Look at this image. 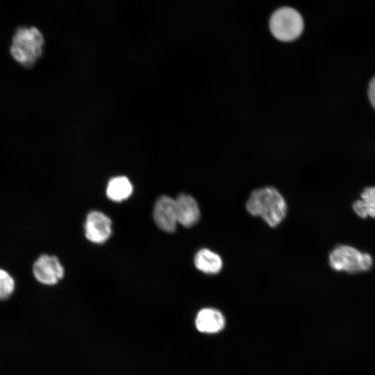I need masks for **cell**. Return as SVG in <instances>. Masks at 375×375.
I'll list each match as a JSON object with an SVG mask.
<instances>
[{
	"mask_svg": "<svg viewBox=\"0 0 375 375\" xmlns=\"http://www.w3.org/2000/svg\"><path fill=\"white\" fill-rule=\"evenodd\" d=\"M195 324L200 332L216 333L224 328L225 318L223 314L217 309L203 308L198 312Z\"/></svg>",
	"mask_w": 375,
	"mask_h": 375,
	"instance_id": "cell-9",
	"label": "cell"
},
{
	"mask_svg": "<svg viewBox=\"0 0 375 375\" xmlns=\"http://www.w3.org/2000/svg\"><path fill=\"white\" fill-rule=\"evenodd\" d=\"M33 272L38 282L47 285L56 284L64 276V268L58 258L44 254L34 262Z\"/></svg>",
	"mask_w": 375,
	"mask_h": 375,
	"instance_id": "cell-5",
	"label": "cell"
},
{
	"mask_svg": "<svg viewBox=\"0 0 375 375\" xmlns=\"http://www.w3.org/2000/svg\"><path fill=\"white\" fill-rule=\"evenodd\" d=\"M110 219L100 211H92L87 215L85 223V237L94 243H103L112 232Z\"/></svg>",
	"mask_w": 375,
	"mask_h": 375,
	"instance_id": "cell-6",
	"label": "cell"
},
{
	"mask_svg": "<svg viewBox=\"0 0 375 375\" xmlns=\"http://www.w3.org/2000/svg\"><path fill=\"white\" fill-rule=\"evenodd\" d=\"M329 264L336 271L355 274L369 270L372 266V258L367 253L343 245L335 248L331 252Z\"/></svg>",
	"mask_w": 375,
	"mask_h": 375,
	"instance_id": "cell-4",
	"label": "cell"
},
{
	"mask_svg": "<svg viewBox=\"0 0 375 375\" xmlns=\"http://www.w3.org/2000/svg\"><path fill=\"white\" fill-rule=\"evenodd\" d=\"M246 208L249 214L260 217L271 227L278 226L287 212L283 197L272 186L254 190L246 203Z\"/></svg>",
	"mask_w": 375,
	"mask_h": 375,
	"instance_id": "cell-1",
	"label": "cell"
},
{
	"mask_svg": "<svg viewBox=\"0 0 375 375\" xmlns=\"http://www.w3.org/2000/svg\"><path fill=\"white\" fill-rule=\"evenodd\" d=\"M174 202L178 223L183 226L190 227L199 221V207L192 197L181 194L174 199Z\"/></svg>",
	"mask_w": 375,
	"mask_h": 375,
	"instance_id": "cell-8",
	"label": "cell"
},
{
	"mask_svg": "<svg viewBox=\"0 0 375 375\" xmlns=\"http://www.w3.org/2000/svg\"><path fill=\"white\" fill-rule=\"evenodd\" d=\"M269 28L272 35L278 41L289 43L299 39L304 29L300 13L290 7H282L272 15Z\"/></svg>",
	"mask_w": 375,
	"mask_h": 375,
	"instance_id": "cell-3",
	"label": "cell"
},
{
	"mask_svg": "<svg viewBox=\"0 0 375 375\" xmlns=\"http://www.w3.org/2000/svg\"><path fill=\"white\" fill-rule=\"evenodd\" d=\"M44 38L35 27L17 30L10 47L13 58L26 67H32L42 53Z\"/></svg>",
	"mask_w": 375,
	"mask_h": 375,
	"instance_id": "cell-2",
	"label": "cell"
},
{
	"mask_svg": "<svg viewBox=\"0 0 375 375\" xmlns=\"http://www.w3.org/2000/svg\"><path fill=\"white\" fill-rule=\"evenodd\" d=\"M368 96L372 106L375 108V76L369 84Z\"/></svg>",
	"mask_w": 375,
	"mask_h": 375,
	"instance_id": "cell-14",
	"label": "cell"
},
{
	"mask_svg": "<svg viewBox=\"0 0 375 375\" xmlns=\"http://www.w3.org/2000/svg\"><path fill=\"white\" fill-rule=\"evenodd\" d=\"M133 192V185L126 176L112 178L106 188L108 197L113 201H122L128 199Z\"/></svg>",
	"mask_w": 375,
	"mask_h": 375,
	"instance_id": "cell-11",
	"label": "cell"
},
{
	"mask_svg": "<svg viewBox=\"0 0 375 375\" xmlns=\"http://www.w3.org/2000/svg\"><path fill=\"white\" fill-rule=\"evenodd\" d=\"M153 217L156 224L162 231L172 233L178 224L174 199L167 196L159 197L154 206Z\"/></svg>",
	"mask_w": 375,
	"mask_h": 375,
	"instance_id": "cell-7",
	"label": "cell"
},
{
	"mask_svg": "<svg viewBox=\"0 0 375 375\" xmlns=\"http://www.w3.org/2000/svg\"><path fill=\"white\" fill-rule=\"evenodd\" d=\"M360 196L362 200L356 201L352 205L353 210L362 218H375V187L366 188Z\"/></svg>",
	"mask_w": 375,
	"mask_h": 375,
	"instance_id": "cell-12",
	"label": "cell"
},
{
	"mask_svg": "<svg viewBox=\"0 0 375 375\" xmlns=\"http://www.w3.org/2000/svg\"><path fill=\"white\" fill-rule=\"evenodd\" d=\"M15 281L6 270L0 269V300L9 298L15 290Z\"/></svg>",
	"mask_w": 375,
	"mask_h": 375,
	"instance_id": "cell-13",
	"label": "cell"
},
{
	"mask_svg": "<svg viewBox=\"0 0 375 375\" xmlns=\"http://www.w3.org/2000/svg\"><path fill=\"white\" fill-rule=\"evenodd\" d=\"M195 267L201 272L215 274L221 271L223 265L221 257L208 249L199 250L194 256Z\"/></svg>",
	"mask_w": 375,
	"mask_h": 375,
	"instance_id": "cell-10",
	"label": "cell"
}]
</instances>
